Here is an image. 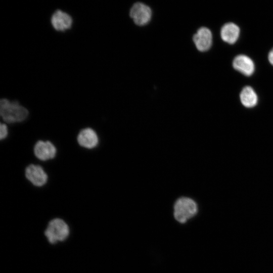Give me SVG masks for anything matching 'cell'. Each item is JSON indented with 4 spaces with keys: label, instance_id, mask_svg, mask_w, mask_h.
Returning a JSON list of instances; mask_svg holds the SVG:
<instances>
[{
    "label": "cell",
    "instance_id": "6da1fadb",
    "mask_svg": "<svg viewBox=\"0 0 273 273\" xmlns=\"http://www.w3.org/2000/svg\"><path fill=\"white\" fill-rule=\"evenodd\" d=\"M172 210L174 220L180 224H185L196 217L198 206L193 199L182 197L175 201Z\"/></svg>",
    "mask_w": 273,
    "mask_h": 273
},
{
    "label": "cell",
    "instance_id": "7a4b0ae2",
    "mask_svg": "<svg viewBox=\"0 0 273 273\" xmlns=\"http://www.w3.org/2000/svg\"><path fill=\"white\" fill-rule=\"evenodd\" d=\"M0 114L7 123H15L24 121L28 117V111L18 101L3 99L0 101Z\"/></svg>",
    "mask_w": 273,
    "mask_h": 273
},
{
    "label": "cell",
    "instance_id": "3957f363",
    "mask_svg": "<svg viewBox=\"0 0 273 273\" xmlns=\"http://www.w3.org/2000/svg\"><path fill=\"white\" fill-rule=\"evenodd\" d=\"M44 236L51 244L66 240L70 234L69 225L60 218H55L49 222L44 232Z\"/></svg>",
    "mask_w": 273,
    "mask_h": 273
},
{
    "label": "cell",
    "instance_id": "277c9868",
    "mask_svg": "<svg viewBox=\"0 0 273 273\" xmlns=\"http://www.w3.org/2000/svg\"><path fill=\"white\" fill-rule=\"evenodd\" d=\"M152 10L147 5L138 2L131 7L129 15L135 24L144 26L147 24L152 17Z\"/></svg>",
    "mask_w": 273,
    "mask_h": 273
},
{
    "label": "cell",
    "instance_id": "5b68a950",
    "mask_svg": "<svg viewBox=\"0 0 273 273\" xmlns=\"http://www.w3.org/2000/svg\"><path fill=\"white\" fill-rule=\"evenodd\" d=\"M26 178L33 185L36 187L44 186L48 181V176L41 166L33 164L28 165L25 168Z\"/></svg>",
    "mask_w": 273,
    "mask_h": 273
},
{
    "label": "cell",
    "instance_id": "8992f818",
    "mask_svg": "<svg viewBox=\"0 0 273 273\" xmlns=\"http://www.w3.org/2000/svg\"><path fill=\"white\" fill-rule=\"evenodd\" d=\"M33 152L35 157L40 160L47 161L54 158L57 149L50 141H38L34 146Z\"/></svg>",
    "mask_w": 273,
    "mask_h": 273
},
{
    "label": "cell",
    "instance_id": "52a82bcc",
    "mask_svg": "<svg viewBox=\"0 0 273 273\" xmlns=\"http://www.w3.org/2000/svg\"><path fill=\"white\" fill-rule=\"evenodd\" d=\"M193 40L197 50L206 52L209 50L212 43V34L209 29L202 27L193 35Z\"/></svg>",
    "mask_w": 273,
    "mask_h": 273
},
{
    "label": "cell",
    "instance_id": "ba28073f",
    "mask_svg": "<svg viewBox=\"0 0 273 273\" xmlns=\"http://www.w3.org/2000/svg\"><path fill=\"white\" fill-rule=\"evenodd\" d=\"M51 22L55 30L59 31H64L71 28L73 20L68 13L58 10L52 15Z\"/></svg>",
    "mask_w": 273,
    "mask_h": 273
},
{
    "label": "cell",
    "instance_id": "9c48e42d",
    "mask_svg": "<svg viewBox=\"0 0 273 273\" xmlns=\"http://www.w3.org/2000/svg\"><path fill=\"white\" fill-rule=\"evenodd\" d=\"M233 66L235 70L246 76H251L255 71L253 60L245 55L237 56L233 61Z\"/></svg>",
    "mask_w": 273,
    "mask_h": 273
},
{
    "label": "cell",
    "instance_id": "30bf717a",
    "mask_svg": "<svg viewBox=\"0 0 273 273\" xmlns=\"http://www.w3.org/2000/svg\"><path fill=\"white\" fill-rule=\"evenodd\" d=\"M77 140L81 147L88 149L95 148L99 143L97 133L89 127L81 129L77 135Z\"/></svg>",
    "mask_w": 273,
    "mask_h": 273
},
{
    "label": "cell",
    "instance_id": "8fae6325",
    "mask_svg": "<svg viewBox=\"0 0 273 273\" xmlns=\"http://www.w3.org/2000/svg\"><path fill=\"white\" fill-rule=\"evenodd\" d=\"M240 28L236 24L232 22L224 24L220 30L221 39L229 44L235 43L239 38Z\"/></svg>",
    "mask_w": 273,
    "mask_h": 273
},
{
    "label": "cell",
    "instance_id": "7c38bea8",
    "mask_svg": "<svg viewBox=\"0 0 273 273\" xmlns=\"http://www.w3.org/2000/svg\"><path fill=\"white\" fill-rule=\"evenodd\" d=\"M240 98L243 105L247 108L254 107L258 102V96L254 89L250 86H246L242 89Z\"/></svg>",
    "mask_w": 273,
    "mask_h": 273
},
{
    "label": "cell",
    "instance_id": "4fadbf2b",
    "mask_svg": "<svg viewBox=\"0 0 273 273\" xmlns=\"http://www.w3.org/2000/svg\"><path fill=\"white\" fill-rule=\"evenodd\" d=\"M8 134V129L5 123H1L0 125V139L1 140L5 139Z\"/></svg>",
    "mask_w": 273,
    "mask_h": 273
},
{
    "label": "cell",
    "instance_id": "5bb4252c",
    "mask_svg": "<svg viewBox=\"0 0 273 273\" xmlns=\"http://www.w3.org/2000/svg\"><path fill=\"white\" fill-rule=\"evenodd\" d=\"M268 59L269 63L273 65V48L270 51L268 55Z\"/></svg>",
    "mask_w": 273,
    "mask_h": 273
}]
</instances>
